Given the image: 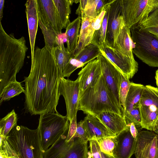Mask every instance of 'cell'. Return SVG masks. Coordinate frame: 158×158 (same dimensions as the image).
<instances>
[{
	"label": "cell",
	"instance_id": "obj_4",
	"mask_svg": "<svg viewBox=\"0 0 158 158\" xmlns=\"http://www.w3.org/2000/svg\"><path fill=\"white\" fill-rule=\"evenodd\" d=\"M5 138L19 158H43L38 128L30 129L23 126L15 127Z\"/></svg>",
	"mask_w": 158,
	"mask_h": 158
},
{
	"label": "cell",
	"instance_id": "obj_21",
	"mask_svg": "<svg viewBox=\"0 0 158 158\" xmlns=\"http://www.w3.org/2000/svg\"><path fill=\"white\" fill-rule=\"evenodd\" d=\"M81 26L78 39V45L75 50L71 54V57H74L81 50L90 44L95 31L92 23L94 19L84 15L81 16Z\"/></svg>",
	"mask_w": 158,
	"mask_h": 158
},
{
	"label": "cell",
	"instance_id": "obj_42",
	"mask_svg": "<svg viewBox=\"0 0 158 158\" xmlns=\"http://www.w3.org/2000/svg\"><path fill=\"white\" fill-rule=\"evenodd\" d=\"M128 124L130 126V131L132 135L134 138H136L139 132L138 130L133 123H131Z\"/></svg>",
	"mask_w": 158,
	"mask_h": 158
},
{
	"label": "cell",
	"instance_id": "obj_48",
	"mask_svg": "<svg viewBox=\"0 0 158 158\" xmlns=\"http://www.w3.org/2000/svg\"></svg>",
	"mask_w": 158,
	"mask_h": 158
},
{
	"label": "cell",
	"instance_id": "obj_45",
	"mask_svg": "<svg viewBox=\"0 0 158 158\" xmlns=\"http://www.w3.org/2000/svg\"><path fill=\"white\" fill-rule=\"evenodd\" d=\"M155 78L156 81V85L158 87V69H157L156 71Z\"/></svg>",
	"mask_w": 158,
	"mask_h": 158
},
{
	"label": "cell",
	"instance_id": "obj_44",
	"mask_svg": "<svg viewBox=\"0 0 158 158\" xmlns=\"http://www.w3.org/2000/svg\"><path fill=\"white\" fill-rule=\"evenodd\" d=\"M100 152L102 158H114L113 156L104 153L101 150Z\"/></svg>",
	"mask_w": 158,
	"mask_h": 158
},
{
	"label": "cell",
	"instance_id": "obj_34",
	"mask_svg": "<svg viewBox=\"0 0 158 158\" xmlns=\"http://www.w3.org/2000/svg\"><path fill=\"white\" fill-rule=\"evenodd\" d=\"M95 140L98 143L102 152L113 156L117 142L116 136L100 138Z\"/></svg>",
	"mask_w": 158,
	"mask_h": 158
},
{
	"label": "cell",
	"instance_id": "obj_37",
	"mask_svg": "<svg viewBox=\"0 0 158 158\" xmlns=\"http://www.w3.org/2000/svg\"><path fill=\"white\" fill-rule=\"evenodd\" d=\"M85 65V64L71 57L62 72V77H67L68 78L77 69L83 67Z\"/></svg>",
	"mask_w": 158,
	"mask_h": 158
},
{
	"label": "cell",
	"instance_id": "obj_31",
	"mask_svg": "<svg viewBox=\"0 0 158 158\" xmlns=\"http://www.w3.org/2000/svg\"><path fill=\"white\" fill-rule=\"evenodd\" d=\"M110 8L104 16L100 27L95 31L90 43L97 46L100 48L106 44V37Z\"/></svg>",
	"mask_w": 158,
	"mask_h": 158
},
{
	"label": "cell",
	"instance_id": "obj_1",
	"mask_svg": "<svg viewBox=\"0 0 158 158\" xmlns=\"http://www.w3.org/2000/svg\"><path fill=\"white\" fill-rule=\"evenodd\" d=\"M34 61L24 78L25 108L31 115L56 113L62 77L52 49L35 47Z\"/></svg>",
	"mask_w": 158,
	"mask_h": 158
},
{
	"label": "cell",
	"instance_id": "obj_26",
	"mask_svg": "<svg viewBox=\"0 0 158 158\" xmlns=\"http://www.w3.org/2000/svg\"><path fill=\"white\" fill-rule=\"evenodd\" d=\"M52 51L62 76L63 70L71 58V53L67 48L65 47L63 41L61 42L58 45L53 48Z\"/></svg>",
	"mask_w": 158,
	"mask_h": 158
},
{
	"label": "cell",
	"instance_id": "obj_20",
	"mask_svg": "<svg viewBox=\"0 0 158 158\" xmlns=\"http://www.w3.org/2000/svg\"><path fill=\"white\" fill-rule=\"evenodd\" d=\"M96 117L115 135L127 126L124 115L111 112H104Z\"/></svg>",
	"mask_w": 158,
	"mask_h": 158
},
{
	"label": "cell",
	"instance_id": "obj_32",
	"mask_svg": "<svg viewBox=\"0 0 158 158\" xmlns=\"http://www.w3.org/2000/svg\"><path fill=\"white\" fill-rule=\"evenodd\" d=\"M136 25L140 28L158 36V8Z\"/></svg>",
	"mask_w": 158,
	"mask_h": 158
},
{
	"label": "cell",
	"instance_id": "obj_36",
	"mask_svg": "<svg viewBox=\"0 0 158 158\" xmlns=\"http://www.w3.org/2000/svg\"><path fill=\"white\" fill-rule=\"evenodd\" d=\"M121 82L119 89V98L121 105L124 110L126 97L131 85V82L125 76L121 73Z\"/></svg>",
	"mask_w": 158,
	"mask_h": 158
},
{
	"label": "cell",
	"instance_id": "obj_16",
	"mask_svg": "<svg viewBox=\"0 0 158 158\" xmlns=\"http://www.w3.org/2000/svg\"><path fill=\"white\" fill-rule=\"evenodd\" d=\"M117 143L113 153L114 158H131L135 153L137 138H134L130 130V126L116 135Z\"/></svg>",
	"mask_w": 158,
	"mask_h": 158
},
{
	"label": "cell",
	"instance_id": "obj_30",
	"mask_svg": "<svg viewBox=\"0 0 158 158\" xmlns=\"http://www.w3.org/2000/svg\"><path fill=\"white\" fill-rule=\"evenodd\" d=\"M18 118L14 110L8 113L0 121V135L6 137L17 125Z\"/></svg>",
	"mask_w": 158,
	"mask_h": 158
},
{
	"label": "cell",
	"instance_id": "obj_17",
	"mask_svg": "<svg viewBox=\"0 0 158 158\" xmlns=\"http://www.w3.org/2000/svg\"><path fill=\"white\" fill-rule=\"evenodd\" d=\"M79 96L102 75L99 59L97 58L88 63L79 72Z\"/></svg>",
	"mask_w": 158,
	"mask_h": 158
},
{
	"label": "cell",
	"instance_id": "obj_38",
	"mask_svg": "<svg viewBox=\"0 0 158 158\" xmlns=\"http://www.w3.org/2000/svg\"><path fill=\"white\" fill-rule=\"evenodd\" d=\"M77 124V116H76L70 122L69 127L66 139L67 142H70L75 139V136L76 131Z\"/></svg>",
	"mask_w": 158,
	"mask_h": 158
},
{
	"label": "cell",
	"instance_id": "obj_19",
	"mask_svg": "<svg viewBox=\"0 0 158 158\" xmlns=\"http://www.w3.org/2000/svg\"><path fill=\"white\" fill-rule=\"evenodd\" d=\"M84 126L88 140L116 136L96 116L87 114L84 118Z\"/></svg>",
	"mask_w": 158,
	"mask_h": 158
},
{
	"label": "cell",
	"instance_id": "obj_10",
	"mask_svg": "<svg viewBox=\"0 0 158 158\" xmlns=\"http://www.w3.org/2000/svg\"><path fill=\"white\" fill-rule=\"evenodd\" d=\"M59 93L64 99L67 110L66 116L70 122L77 116L78 110L79 93L78 79L73 81L64 77L60 78Z\"/></svg>",
	"mask_w": 158,
	"mask_h": 158
},
{
	"label": "cell",
	"instance_id": "obj_11",
	"mask_svg": "<svg viewBox=\"0 0 158 158\" xmlns=\"http://www.w3.org/2000/svg\"><path fill=\"white\" fill-rule=\"evenodd\" d=\"M104 55L123 74L129 79L137 72L138 64L124 56L115 48L106 44L100 48Z\"/></svg>",
	"mask_w": 158,
	"mask_h": 158
},
{
	"label": "cell",
	"instance_id": "obj_41",
	"mask_svg": "<svg viewBox=\"0 0 158 158\" xmlns=\"http://www.w3.org/2000/svg\"><path fill=\"white\" fill-rule=\"evenodd\" d=\"M87 2V0H80L79 6L76 11V14L80 16L82 14Z\"/></svg>",
	"mask_w": 158,
	"mask_h": 158
},
{
	"label": "cell",
	"instance_id": "obj_40",
	"mask_svg": "<svg viewBox=\"0 0 158 158\" xmlns=\"http://www.w3.org/2000/svg\"><path fill=\"white\" fill-rule=\"evenodd\" d=\"M89 141V148L92 158H102L100 148L97 141L95 140Z\"/></svg>",
	"mask_w": 158,
	"mask_h": 158
},
{
	"label": "cell",
	"instance_id": "obj_29",
	"mask_svg": "<svg viewBox=\"0 0 158 158\" xmlns=\"http://www.w3.org/2000/svg\"><path fill=\"white\" fill-rule=\"evenodd\" d=\"M109 0H87L85 9L81 15H84L92 19L96 18Z\"/></svg>",
	"mask_w": 158,
	"mask_h": 158
},
{
	"label": "cell",
	"instance_id": "obj_46",
	"mask_svg": "<svg viewBox=\"0 0 158 158\" xmlns=\"http://www.w3.org/2000/svg\"><path fill=\"white\" fill-rule=\"evenodd\" d=\"M0 155L2 156V157H3V158H7L6 157H5V156H2V155Z\"/></svg>",
	"mask_w": 158,
	"mask_h": 158
},
{
	"label": "cell",
	"instance_id": "obj_39",
	"mask_svg": "<svg viewBox=\"0 0 158 158\" xmlns=\"http://www.w3.org/2000/svg\"><path fill=\"white\" fill-rule=\"evenodd\" d=\"M83 123V120H81L77 123L75 137V138H78L83 140L88 141L87 134L84 127Z\"/></svg>",
	"mask_w": 158,
	"mask_h": 158
},
{
	"label": "cell",
	"instance_id": "obj_28",
	"mask_svg": "<svg viewBox=\"0 0 158 158\" xmlns=\"http://www.w3.org/2000/svg\"><path fill=\"white\" fill-rule=\"evenodd\" d=\"M24 91L21 83L16 81V77H14L0 94V104L3 101L9 100L22 93H24Z\"/></svg>",
	"mask_w": 158,
	"mask_h": 158
},
{
	"label": "cell",
	"instance_id": "obj_43",
	"mask_svg": "<svg viewBox=\"0 0 158 158\" xmlns=\"http://www.w3.org/2000/svg\"><path fill=\"white\" fill-rule=\"evenodd\" d=\"M4 0H0V21H1L3 17V11L4 8Z\"/></svg>",
	"mask_w": 158,
	"mask_h": 158
},
{
	"label": "cell",
	"instance_id": "obj_7",
	"mask_svg": "<svg viewBox=\"0 0 158 158\" xmlns=\"http://www.w3.org/2000/svg\"><path fill=\"white\" fill-rule=\"evenodd\" d=\"M139 105L142 128L158 134V88L144 86Z\"/></svg>",
	"mask_w": 158,
	"mask_h": 158
},
{
	"label": "cell",
	"instance_id": "obj_6",
	"mask_svg": "<svg viewBox=\"0 0 158 158\" xmlns=\"http://www.w3.org/2000/svg\"><path fill=\"white\" fill-rule=\"evenodd\" d=\"M69 124L67 117L58 112L40 115L38 128L41 147L44 152L65 135L68 130Z\"/></svg>",
	"mask_w": 158,
	"mask_h": 158
},
{
	"label": "cell",
	"instance_id": "obj_22",
	"mask_svg": "<svg viewBox=\"0 0 158 158\" xmlns=\"http://www.w3.org/2000/svg\"><path fill=\"white\" fill-rule=\"evenodd\" d=\"M128 58L135 60L132 51L130 29L124 25L115 42L114 47Z\"/></svg>",
	"mask_w": 158,
	"mask_h": 158
},
{
	"label": "cell",
	"instance_id": "obj_35",
	"mask_svg": "<svg viewBox=\"0 0 158 158\" xmlns=\"http://www.w3.org/2000/svg\"><path fill=\"white\" fill-rule=\"evenodd\" d=\"M124 116L127 125L133 123L139 132L140 131L142 128L141 125V118L139 105L134 106L130 112L124 113Z\"/></svg>",
	"mask_w": 158,
	"mask_h": 158
},
{
	"label": "cell",
	"instance_id": "obj_33",
	"mask_svg": "<svg viewBox=\"0 0 158 158\" xmlns=\"http://www.w3.org/2000/svg\"><path fill=\"white\" fill-rule=\"evenodd\" d=\"M38 25L43 33L45 43V46L52 49L59 45V35L48 29L38 18Z\"/></svg>",
	"mask_w": 158,
	"mask_h": 158
},
{
	"label": "cell",
	"instance_id": "obj_47",
	"mask_svg": "<svg viewBox=\"0 0 158 158\" xmlns=\"http://www.w3.org/2000/svg\"><path fill=\"white\" fill-rule=\"evenodd\" d=\"M158 37V36H157Z\"/></svg>",
	"mask_w": 158,
	"mask_h": 158
},
{
	"label": "cell",
	"instance_id": "obj_18",
	"mask_svg": "<svg viewBox=\"0 0 158 158\" xmlns=\"http://www.w3.org/2000/svg\"><path fill=\"white\" fill-rule=\"evenodd\" d=\"M25 5L31 46V64H32L34 61L35 43L38 25L37 0H27Z\"/></svg>",
	"mask_w": 158,
	"mask_h": 158
},
{
	"label": "cell",
	"instance_id": "obj_27",
	"mask_svg": "<svg viewBox=\"0 0 158 158\" xmlns=\"http://www.w3.org/2000/svg\"><path fill=\"white\" fill-rule=\"evenodd\" d=\"M101 55L102 54L100 48L97 46L90 44L72 58L86 64Z\"/></svg>",
	"mask_w": 158,
	"mask_h": 158
},
{
	"label": "cell",
	"instance_id": "obj_14",
	"mask_svg": "<svg viewBox=\"0 0 158 158\" xmlns=\"http://www.w3.org/2000/svg\"><path fill=\"white\" fill-rule=\"evenodd\" d=\"M97 58L99 60L102 75L107 87L119 105L122 106L119 94L121 73L104 55L102 54Z\"/></svg>",
	"mask_w": 158,
	"mask_h": 158
},
{
	"label": "cell",
	"instance_id": "obj_2",
	"mask_svg": "<svg viewBox=\"0 0 158 158\" xmlns=\"http://www.w3.org/2000/svg\"><path fill=\"white\" fill-rule=\"evenodd\" d=\"M28 49L25 37L7 34L0 21V94L23 67Z\"/></svg>",
	"mask_w": 158,
	"mask_h": 158
},
{
	"label": "cell",
	"instance_id": "obj_8",
	"mask_svg": "<svg viewBox=\"0 0 158 158\" xmlns=\"http://www.w3.org/2000/svg\"><path fill=\"white\" fill-rule=\"evenodd\" d=\"M125 25L130 29L158 8V0H120Z\"/></svg>",
	"mask_w": 158,
	"mask_h": 158
},
{
	"label": "cell",
	"instance_id": "obj_9",
	"mask_svg": "<svg viewBox=\"0 0 158 158\" xmlns=\"http://www.w3.org/2000/svg\"><path fill=\"white\" fill-rule=\"evenodd\" d=\"M62 136L44 152L43 158H88V141L78 138L70 142Z\"/></svg>",
	"mask_w": 158,
	"mask_h": 158
},
{
	"label": "cell",
	"instance_id": "obj_23",
	"mask_svg": "<svg viewBox=\"0 0 158 158\" xmlns=\"http://www.w3.org/2000/svg\"><path fill=\"white\" fill-rule=\"evenodd\" d=\"M81 22V17L78 16L70 22L66 28L67 48L71 54L75 50L78 45L79 37V30Z\"/></svg>",
	"mask_w": 158,
	"mask_h": 158
},
{
	"label": "cell",
	"instance_id": "obj_13",
	"mask_svg": "<svg viewBox=\"0 0 158 158\" xmlns=\"http://www.w3.org/2000/svg\"><path fill=\"white\" fill-rule=\"evenodd\" d=\"M137 139L136 158H158V134L148 130L141 131Z\"/></svg>",
	"mask_w": 158,
	"mask_h": 158
},
{
	"label": "cell",
	"instance_id": "obj_3",
	"mask_svg": "<svg viewBox=\"0 0 158 158\" xmlns=\"http://www.w3.org/2000/svg\"><path fill=\"white\" fill-rule=\"evenodd\" d=\"M78 110L94 116L106 111L124 115L122 106L107 87L102 75L79 96Z\"/></svg>",
	"mask_w": 158,
	"mask_h": 158
},
{
	"label": "cell",
	"instance_id": "obj_25",
	"mask_svg": "<svg viewBox=\"0 0 158 158\" xmlns=\"http://www.w3.org/2000/svg\"><path fill=\"white\" fill-rule=\"evenodd\" d=\"M57 10L62 29H66L70 23V15L71 13L70 6L73 0H53Z\"/></svg>",
	"mask_w": 158,
	"mask_h": 158
},
{
	"label": "cell",
	"instance_id": "obj_12",
	"mask_svg": "<svg viewBox=\"0 0 158 158\" xmlns=\"http://www.w3.org/2000/svg\"><path fill=\"white\" fill-rule=\"evenodd\" d=\"M38 18L48 29L59 35L63 29L53 0H37Z\"/></svg>",
	"mask_w": 158,
	"mask_h": 158
},
{
	"label": "cell",
	"instance_id": "obj_5",
	"mask_svg": "<svg viewBox=\"0 0 158 158\" xmlns=\"http://www.w3.org/2000/svg\"><path fill=\"white\" fill-rule=\"evenodd\" d=\"M130 29L133 53L149 66L158 67V37L136 25Z\"/></svg>",
	"mask_w": 158,
	"mask_h": 158
},
{
	"label": "cell",
	"instance_id": "obj_24",
	"mask_svg": "<svg viewBox=\"0 0 158 158\" xmlns=\"http://www.w3.org/2000/svg\"><path fill=\"white\" fill-rule=\"evenodd\" d=\"M144 85L131 82L125 104L124 113L129 112L135 106L139 105Z\"/></svg>",
	"mask_w": 158,
	"mask_h": 158
},
{
	"label": "cell",
	"instance_id": "obj_15",
	"mask_svg": "<svg viewBox=\"0 0 158 158\" xmlns=\"http://www.w3.org/2000/svg\"><path fill=\"white\" fill-rule=\"evenodd\" d=\"M125 24L121 15L120 0H113L110 5L106 43L113 47Z\"/></svg>",
	"mask_w": 158,
	"mask_h": 158
}]
</instances>
